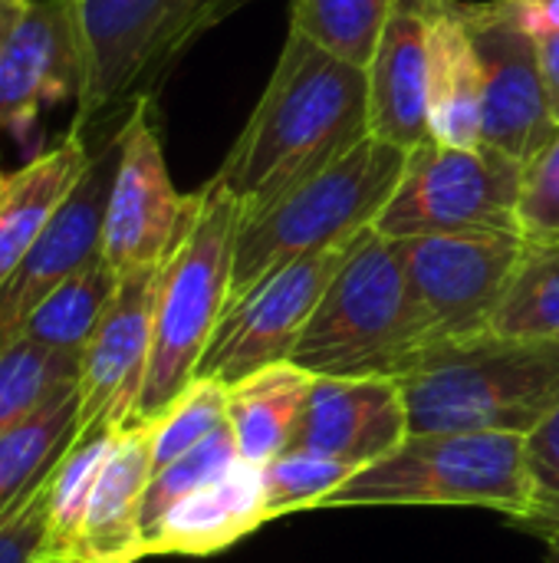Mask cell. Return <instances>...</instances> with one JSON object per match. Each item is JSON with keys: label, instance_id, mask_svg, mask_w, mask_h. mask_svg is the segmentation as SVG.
<instances>
[{"label": "cell", "instance_id": "1", "mask_svg": "<svg viewBox=\"0 0 559 563\" xmlns=\"http://www.w3.org/2000/svg\"><path fill=\"white\" fill-rule=\"evenodd\" d=\"M369 76L290 30L250 119L217 168L241 218L257 214L369 139Z\"/></svg>", "mask_w": 559, "mask_h": 563}, {"label": "cell", "instance_id": "2", "mask_svg": "<svg viewBox=\"0 0 559 563\" xmlns=\"http://www.w3.org/2000/svg\"><path fill=\"white\" fill-rule=\"evenodd\" d=\"M395 383L409 432L530 435L559 406V343L494 330L438 340Z\"/></svg>", "mask_w": 559, "mask_h": 563}, {"label": "cell", "instance_id": "3", "mask_svg": "<svg viewBox=\"0 0 559 563\" xmlns=\"http://www.w3.org/2000/svg\"><path fill=\"white\" fill-rule=\"evenodd\" d=\"M432 343L438 336L409 284L399 244L369 228L349 244L290 363L313 376L399 379Z\"/></svg>", "mask_w": 559, "mask_h": 563}, {"label": "cell", "instance_id": "4", "mask_svg": "<svg viewBox=\"0 0 559 563\" xmlns=\"http://www.w3.org/2000/svg\"><path fill=\"white\" fill-rule=\"evenodd\" d=\"M237 228V198L217 178L201 185L181 241L158 267L152 353L135 422L158 419L191 386L231 297Z\"/></svg>", "mask_w": 559, "mask_h": 563}, {"label": "cell", "instance_id": "5", "mask_svg": "<svg viewBox=\"0 0 559 563\" xmlns=\"http://www.w3.org/2000/svg\"><path fill=\"white\" fill-rule=\"evenodd\" d=\"M86 76L69 129L122 125L217 23L254 0H69Z\"/></svg>", "mask_w": 559, "mask_h": 563}, {"label": "cell", "instance_id": "6", "mask_svg": "<svg viewBox=\"0 0 559 563\" xmlns=\"http://www.w3.org/2000/svg\"><path fill=\"white\" fill-rule=\"evenodd\" d=\"M395 505L488 508L521 525L530 515L524 435L409 432L389 455L346 478L316 511Z\"/></svg>", "mask_w": 559, "mask_h": 563}, {"label": "cell", "instance_id": "7", "mask_svg": "<svg viewBox=\"0 0 559 563\" xmlns=\"http://www.w3.org/2000/svg\"><path fill=\"white\" fill-rule=\"evenodd\" d=\"M405 162L409 148L369 135L349 155L306 178L264 211L244 214L234 244L231 297L287 261L343 247L369 231L392 198Z\"/></svg>", "mask_w": 559, "mask_h": 563}, {"label": "cell", "instance_id": "8", "mask_svg": "<svg viewBox=\"0 0 559 563\" xmlns=\"http://www.w3.org/2000/svg\"><path fill=\"white\" fill-rule=\"evenodd\" d=\"M524 165L497 148L422 142L376 218L389 241L435 234H521L517 198Z\"/></svg>", "mask_w": 559, "mask_h": 563}, {"label": "cell", "instance_id": "9", "mask_svg": "<svg viewBox=\"0 0 559 563\" xmlns=\"http://www.w3.org/2000/svg\"><path fill=\"white\" fill-rule=\"evenodd\" d=\"M349 244L287 261L237 297H231L198 363L194 379L201 376L234 386L257 369L287 363Z\"/></svg>", "mask_w": 559, "mask_h": 563}, {"label": "cell", "instance_id": "10", "mask_svg": "<svg viewBox=\"0 0 559 563\" xmlns=\"http://www.w3.org/2000/svg\"><path fill=\"white\" fill-rule=\"evenodd\" d=\"M194 195H181L168 175L155 99H142L119 125V165L105 205L102 261L119 274L161 267L181 241Z\"/></svg>", "mask_w": 559, "mask_h": 563}, {"label": "cell", "instance_id": "11", "mask_svg": "<svg viewBox=\"0 0 559 563\" xmlns=\"http://www.w3.org/2000/svg\"><path fill=\"white\" fill-rule=\"evenodd\" d=\"M458 10L481 63V145L527 165L559 129L537 40L521 26L507 0H461Z\"/></svg>", "mask_w": 559, "mask_h": 563}, {"label": "cell", "instance_id": "12", "mask_svg": "<svg viewBox=\"0 0 559 563\" xmlns=\"http://www.w3.org/2000/svg\"><path fill=\"white\" fill-rule=\"evenodd\" d=\"M86 76L69 0H26L0 16V129L33 145L43 109L79 99Z\"/></svg>", "mask_w": 559, "mask_h": 563}, {"label": "cell", "instance_id": "13", "mask_svg": "<svg viewBox=\"0 0 559 563\" xmlns=\"http://www.w3.org/2000/svg\"><path fill=\"white\" fill-rule=\"evenodd\" d=\"M395 244L438 340L491 330L524 254L521 234H435Z\"/></svg>", "mask_w": 559, "mask_h": 563}, {"label": "cell", "instance_id": "14", "mask_svg": "<svg viewBox=\"0 0 559 563\" xmlns=\"http://www.w3.org/2000/svg\"><path fill=\"white\" fill-rule=\"evenodd\" d=\"M119 165V129L92 152L89 168L66 195L53 221L33 241L20 267L0 287V343L20 333L23 320L76 271L102 257V224Z\"/></svg>", "mask_w": 559, "mask_h": 563}, {"label": "cell", "instance_id": "15", "mask_svg": "<svg viewBox=\"0 0 559 563\" xmlns=\"http://www.w3.org/2000/svg\"><path fill=\"white\" fill-rule=\"evenodd\" d=\"M158 267L119 277V290L79 360L76 435L122 432L135 422L152 353Z\"/></svg>", "mask_w": 559, "mask_h": 563}, {"label": "cell", "instance_id": "16", "mask_svg": "<svg viewBox=\"0 0 559 563\" xmlns=\"http://www.w3.org/2000/svg\"><path fill=\"white\" fill-rule=\"evenodd\" d=\"M451 0H389L382 33L366 66L369 129L399 148L432 142L428 132V40Z\"/></svg>", "mask_w": 559, "mask_h": 563}, {"label": "cell", "instance_id": "17", "mask_svg": "<svg viewBox=\"0 0 559 563\" xmlns=\"http://www.w3.org/2000/svg\"><path fill=\"white\" fill-rule=\"evenodd\" d=\"M409 435V412L395 379L313 376L290 449L320 452L356 468L389 455Z\"/></svg>", "mask_w": 559, "mask_h": 563}, {"label": "cell", "instance_id": "18", "mask_svg": "<svg viewBox=\"0 0 559 563\" xmlns=\"http://www.w3.org/2000/svg\"><path fill=\"white\" fill-rule=\"evenodd\" d=\"M152 472V422H135L115 435L96 478L72 563H138L148 558L142 505Z\"/></svg>", "mask_w": 559, "mask_h": 563}, {"label": "cell", "instance_id": "19", "mask_svg": "<svg viewBox=\"0 0 559 563\" xmlns=\"http://www.w3.org/2000/svg\"><path fill=\"white\" fill-rule=\"evenodd\" d=\"M267 525L264 505V472L237 459L227 472L181 498L158 528L145 538V551L152 554H188L208 558L234 548L247 534Z\"/></svg>", "mask_w": 559, "mask_h": 563}, {"label": "cell", "instance_id": "20", "mask_svg": "<svg viewBox=\"0 0 559 563\" xmlns=\"http://www.w3.org/2000/svg\"><path fill=\"white\" fill-rule=\"evenodd\" d=\"M89 162L92 148L86 135L69 129L56 145L30 155L16 172H0V287L53 221Z\"/></svg>", "mask_w": 559, "mask_h": 563}, {"label": "cell", "instance_id": "21", "mask_svg": "<svg viewBox=\"0 0 559 563\" xmlns=\"http://www.w3.org/2000/svg\"><path fill=\"white\" fill-rule=\"evenodd\" d=\"M458 3L441 10L428 40V132L432 142L478 148L484 125L481 63Z\"/></svg>", "mask_w": 559, "mask_h": 563}, {"label": "cell", "instance_id": "22", "mask_svg": "<svg viewBox=\"0 0 559 563\" xmlns=\"http://www.w3.org/2000/svg\"><path fill=\"white\" fill-rule=\"evenodd\" d=\"M310 386L313 373L290 360L227 386V422L244 462L267 465L293 445Z\"/></svg>", "mask_w": 559, "mask_h": 563}, {"label": "cell", "instance_id": "23", "mask_svg": "<svg viewBox=\"0 0 559 563\" xmlns=\"http://www.w3.org/2000/svg\"><path fill=\"white\" fill-rule=\"evenodd\" d=\"M79 383L59 389L36 412L0 432V518L49 475L76 442Z\"/></svg>", "mask_w": 559, "mask_h": 563}, {"label": "cell", "instance_id": "24", "mask_svg": "<svg viewBox=\"0 0 559 563\" xmlns=\"http://www.w3.org/2000/svg\"><path fill=\"white\" fill-rule=\"evenodd\" d=\"M119 290V274L99 257L66 277L20 327L16 336H26L46 350L82 360L99 320L105 317Z\"/></svg>", "mask_w": 559, "mask_h": 563}, {"label": "cell", "instance_id": "25", "mask_svg": "<svg viewBox=\"0 0 559 563\" xmlns=\"http://www.w3.org/2000/svg\"><path fill=\"white\" fill-rule=\"evenodd\" d=\"M119 432H89L76 435L63 462L56 465L49 485V508H46V554L43 563H72L82 518L89 508V495L96 478L115 445Z\"/></svg>", "mask_w": 559, "mask_h": 563}, {"label": "cell", "instance_id": "26", "mask_svg": "<svg viewBox=\"0 0 559 563\" xmlns=\"http://www.w3.org/2000/svg\"><path fill=\"white\" fill-rule=\"evenodd\" d=\"M494 333L559 343V241H524V254L491 320Z\"/></svg>", "mask_w": 559, "mask_h": 563}, {"label": "cell", "instance_id": "27", "mask_svg": "<svg viewBox=\"0 0 559 563\" xmlns=\"http://www.w3.org/2000/svg\"><path fill=\"white\" fill-rule=\"evenodd\" d=\"M72 383H79V360L46 350L26 336L0 343V432Z\"/></svg>", "mask_w": 559, "mask_h": 563}, {"label": "cell", "instance_id": "28", "mask_svg": "<svg viewBox=\"0 0 559 563\" xmlns=\"http://www.w3.org/2000/svg\"><path fill=\"white\" fill-rule=\"evenodd\" d=\"M385 10L389 0H290V30L366 69L372 63Z\"/></svg>", "mask_w": 559, "mask_h": 563}, {"label": "cell", "instance_id": "29", "mask_svg": "<svg viewBox=\"0 0 559 563\" xmlns=\"http://www.w3.org/2000/svg\"><path fill=\"white\" fill-rule=\"evenodd\" d=\"M264 472V505H267V521L300 515V511H316L323 498H329L346 478H353L359 468L320 452H303V449H287L273 462L260 465Z\"/></svg>", "mask_w": 559, "mask_h": 563}, {"label": "cell", "instance_id": "30", "mask_svg": "<svg viewBox=\"0 0 559 563\" xmlns=\"http://www.w3.org/2000/svg\"><path fill=\"white\" fill-rule=\"evenodd\" d=\"M241 459L231 422L221 426L217 432H211L201 445H194L191 452H185L181 459L161 465L152 472L148 488H145V505H142V534L148 538L158 521L191 492H198L201 485H208L211 478H217L221 472H227L234 462Z\"/></svg>", "mask_w": 559, "mask_h": 563}, {"label": "cell", "instance_id": "31", "mask_svg": "<svg viewBox=\"0 0 559 563\" xmlns=\"http://www.w3.org/2000/svg\"><path fill=\"white\" fill-rule=\"evenodd\" d=\"M221 426H227V386L201 376L191 379V386L158 419H152L155 468L181 459Z\"/></svg>", "mask_w": 559, "mask_h": 563}, {"label": "cell", "instance_id": "32", "mask_svg": "<svg viewBox=\"0 0 559 563\" xmlns=\"http://www.w3.org/2000/svg\"><path fill=\"white\" fill-rule=\"evenodd\" d=\"M517 228L524 241L554 244L559 241V129L557 135L524 165Z\"/></svg>", "mask_w": 559, "mask_h": 563}, {"label": "cell", "instance_id": "33", "mask_svg": "<svg viewBox=\"0 0 559 563\" xmlns=\"http://www.w3.org/2000/svg\"><path fill=\"white\" fill-rule=\"evenodd\" d=\"M524 459L530 478V515L521 521L540 538L559 534V406L524 435Z\"/></svg>", "mask_w": 559, "mask_h": 563}, {"label": "cell", "instance_id": "34", "mask_svg": "<svg viewBox=\"0 0 559 563\" xmlns=\"http://www.w3.org/2000/svg\"><path fill=\"white\" fill-rule=\"evenodd\" d=\"M53 475H43L3 518H0V563H43L46 554V508Z\"/></svg>", "mask_w": 559, "mask_h": 563}, {"label": "cell", "instance_id": "35", "mask_svg": "<svg viewBox=\"0 0 559 563\" xmlns=\"http://www.w3.org/2000/svg\"><path fill=\"white\" fill-rule=\"evenodd\" d=\"M521 20V26L537 40L559 30V0H507Z\"/></svg>", "mask_w": 559, "mask_h": 563}, {"label": "cell", "instance_id": "36", "mask_svg": "<svg viewBox=\"0 0 559 563\" xmlns=\"http://www.w3.org/2000/svg\"><path fill=\"white\" fill-rule=\"evenodd\" d=\"M537 49H540V66H544V82H547V96H550V109L559 125V30L537 36Z\"/></svg>", "mask_w": 559, "mask_h": 563}, {"label": "cell", "instance_id": "37", "mask_svg": "<svg viewBox=\"0 0 559 563\" xmlns=\"http://www.w3.org/2000/svg\"><path fill=\"white\" fill-rule=\"evenodd\" d=\"M547 561L559 563V534H547Z\"/></svg>", "mask_w": 559, "mask_h": 563}, {"label": "cell", "instance_id": "38", "mask_svg": "<svg viewBox=\"0 0 559 563\" xmlns=\"http://www.w3.org/2000/svg\"><path fill=\"white\" fill-rule=\"evenodd\" d=\"M0 3H7V7H20V3H26V0H0Z\"/></svg>", "mask_w": 559, "mask_h": 563}, {"label": "cell", "instance_id": "39", "mask_svg": "<svg viewBox=\"0 0 559 563\" xmlns=\"http://www.w3.org/2000/svg\"><path fill=\"white\" fill-rule=\"evenodd\" d=\"M3 10H7V3H0V16H3Z\"/></svg>", "mask_w": 559, "mask_h": 563}]
</instances>
